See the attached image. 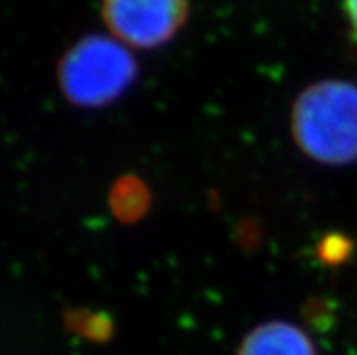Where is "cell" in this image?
<instances>
[{"instance_id":"obj_1","label":"cell","mask_w":357,"mask_h":355,"mask_svg":"<svg viewBox=\"0 0 357 355\" xmlns=\"http://www.w3.org/2000/svg\"><path fill=\"white\" fill-rule=\"evenodd\" d=\"M299 147L325 163L357 160V87L323 82L299 96L292 116Z\"/></svg>"},{"instance_id":"obj_2","label":"cell","mask_w":357,"mask_h":355,"mask_svg":"<svg viewBox=\"0 0 357 355\" xmlns=\"http://www.w3.org/2000/svg\"><path fill=\"white\" fill-rule=\"evenodd\" d=\"M60 86L73 104L98 107L122 95L136 78V62L116 38L91 35L63 54Z\"/></svg>"},{"instance_id":"obj_3","label":"cell","mask_w":357,"mask_h":355,"mask_svg":"<svg viewBox=\"0 0 357 355\" xmlns=\"http://www.w3.org/2000/svg\"><path fill=\"white\" fill-rule=\"evenodd\" d=\"M102 15L116 40L151 50L180 31L189 0H102Z\"/></svg>"},{"instance_id":"obj_4","label":"cell","mask_w":357,"mask_h":355,"mask_svg":"<svg viewBox=\"0 0 357 355\" xmlns=\"http://www.w3.org/2000/svg\"><path fill=\"white\" fill-rule=\"evenodd\" d=\"M238 355H316L312 342L289 323L272 321L245 339Z\"/></svg>"},{"instance_id":"obj_5","label":"cell","mask_w":357,"mask_h":355,"mask_svg":"<svg viewBox=\"0 0 357 355\" xmlns=\"http://www.w3.org/2000/svg\"><path fill=\"white\" fill-rule=\"evenodd\" d=\"M343 8L350 24H352L354 31L357 33V0H343Z\"/></svg>"}]
</instances>
